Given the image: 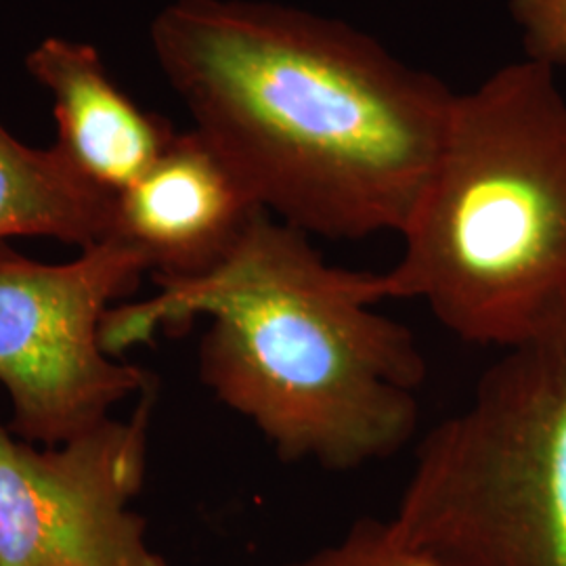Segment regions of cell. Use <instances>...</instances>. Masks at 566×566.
<instances>
[{"instance_id":"1","label":"cell","mask_w":566,"mask_h":566,"mask_svg":"<svg viewBox=\"0 0 566 566\" xmlns=\"http://www.w3.org/2000/svg\"><path fill=\"white\" fill-rule=\"evenodd\" d=\"M149 39L196 130L306 235L401 233L455 95L344 21L264 0H172Z\"/></svg>"},{"instance_id":"2","label":"cell","mask_w":566,"mask_h":566,"mask_svg":"<svg viewBox=\"0 0 566 566\" xmlns=\"http://www.w3.org/2000/svg\"><path fill=\"white\" fill-rule=\"evenodd\" d=\"M156 283L107 311L103 348L116 357L206 317L203 385L283 462L350 472L418 434L428 367L416 336L374 308L369 273L327 263L311 235L261 212L217 269Z\"/></svg>"},{"instance_id":"3","label":"cell","mask_w":566,"mask_h":566,"mask_svg":"<svg viewBox=\"0 0 566 566\" xmlns=\"http://www.w3.org/2000/svg\"><path fill=\"white\" fill-rule=\"evenodd\" d=\"M403 250L369 296L420 301L460 340L506 348L566 306V97L516 61L455 95Z\"/></svg>"},{"instance_id":"4","label":"cell","mask_w":566,"mask_h":566,"mask_svg":"<svg viewBox=\"0 0 566 566\" xmlns=\"http://www.w3.org/2000/svg\"><path fill=\"white\" fill-rule=\"evenodd\" d=\"M390 523L441 566H566V306L426 432Z\"/></svg>"},{"instance_id":"5","label":"cell","mask_w":566,"mask_h":566,"mask_svg":"<svg viewBox=\"0 0 566 566\" xmlns=\"http://www.w3.org/2000/svg\"><path fill=\"white\" fill-rule=\"evenodd\" d=\"M147 263L107 238L67 263H41L0 243V386L9 430L34 446H61L149 386L102 343L112 303L130 294Z\"/></svg>"},{"instance_id":"6","label":"cell","mask_w":566,"mask_h":566,"mask_svg":"<svg viewBox=\"0 0 566 566\" xmlns=\"http://www.w3.org/2000/svg\"><path fill=\"white\" fill-rule=\"evenodd\" d=\"M154 386L126 418L61 446L0 424V566H168L130 510L147 474Z\"/></svg>"},{"instance_id":"7","label":"cell","mask_w":566,"mask_h":566,"mask_svg":"<svg viewBox=\"0 0 566 566\" xmlns=\"http://www.w3.org/2000/svg\"><path fill=\"white\" fill-rule=\"evenodd\" d=\"M264 212L223 154L191 128L175 135L139 181L116 196L114 229L156 282L210 273Z\"/></svg>"},{"instance_id":"8","label":"cell","mask_w":566,"mask_h":566,"mask_svg":"<svg viewBox=\"0 0 566 566\" xmlns=\"http://www.w3.org/2000/svg\"><path fill=\"white\" fill-rule=\"evenodd\" d=\"M25 70L51 95L55 147L109 196L139 181L177 135L122 91L88 42L46 36L25 55Z\"/></svg>"},{"instance_id":"9","label":"cell","mask_w":566,"mask_h":566,"mask_svg":"<svg viewBox=\"0 0 566 566\" xmlns=\"http://www.w3.org/2000/svg\"><path fill=\"white\" fill-rule=\"evenodd\" d=\"M116 196L105 193L60 149L32 147L0 122V243L46 238L91 248L112 235Z\"/></svg>"},{"instance_id":"10","label":"cell","mask_w":566,"mask_h":566,"mask_svg":"<svg viewBox=\"0 0 566 566\" xmlns=\"http://www.w3.org/2000/svg\"><path fill=\"white\" fill-rule=\"evenodd\" d=\"M283 566H441L405 544L390 521H357L340 539Z\"/></svg>"},{"instance_id":"11","label":"cell","mask_w":566,"mask_h":566,"mask_svg":"<svg viewBox=\"0 0 566 566\" xmlns=\"http://www.w3.org/2000/svg\"><path fill=\"white\" fill-rule=\"evenodd\" d=\"M526 57L549 67L566 65V0H510Z\"/></svg>"}]
</instances>
